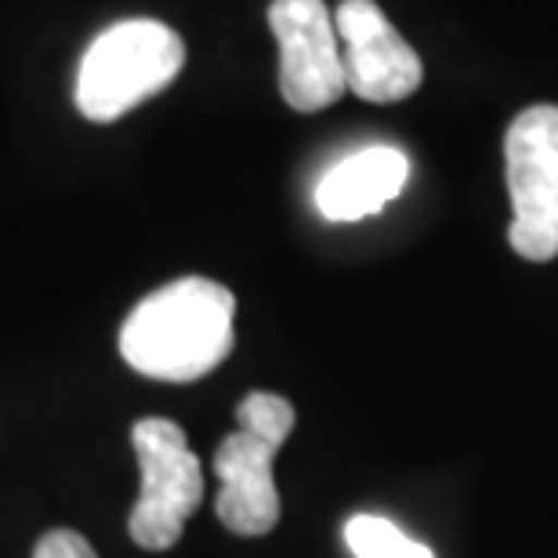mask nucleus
<instances>
[{"mask_svg": "<svg viewBox=\"0 0 558 558\" xmlns=\"http://www.w3.org/2000/svg\"><path fill=\"white\" fill-rule=\"evenodd\" d=\"M131 442L142 472V494L128 519L131 541L142 551H167L204 505V468L189 450L182 424L167 417H142L131 428Z\"/></svg>", "mask_w": 558, "mask_h": 558, "instance_id": "20e7f679", "label": "nucleus"}, {"mask_svg": "<svg viewBox=\"0 0 558 558\" xmlns=\"http://www.w3.org/2000/svg\"><path fill=\"white\" fill-rule=\"evenodd\" d=\"M294 421V407L272 392H251L236 407L240 428L226 435L215 453V472L221 478L215 511L221 526L236 537H265L276 530L279 489L272 468Z\"/></svg>", "mask_w": 558, "mask_h": 558, "instance_id": "7ed1b4c3", "label": "nucleus"}, {"mask_svg": "<svg viewBox=\"0 0 558 558\" xmlns=\"http://www.w3.org/2000/svg\"><path fill=\"white\" fill-rule=\"evenodd\" d=\"M511 251L526 262L558 258V106H530L505 135Z\"/></svg>", "mask_w": 558, "mask_h": 558, "instance_id": "39448f33", "label": "nucleus"}, {"mask_svg": "<svg viewBox=\"0 0 558 558\" xmlns=\"http://www.w3.org/2000/svg\"><path fill=\"white\" fill-rule=\"evenodd\" d=\"M410 160L392 145H366L333 163L316 185V207L327 221H360L377 215L407 189Z\"/></svg>", "mask_w": 558, "mask_h": 558, "instance_id": "6e6552de", "label": "nucleus"}, {"mask_svg": "<svg viewBox=\"0 0 558 558\" xmlns=\"http://www.w3.org/2000/svg\"><path fill=\"white\" fill-rule=\"evenodd\" d=\"M33 558H98L95 548L76 530H51L33 548Z\"/></svg>", "mask_w": 558, "mask_h": 558, "instance_id": "9d476101", "label": "nucleus"}, {"mask_svg": "<svg viewBox=\"0 0 558 558\" xmlns=\"http://www.w3.org/2000/svg\"><path fill=\"white\" fill-rule=\"evenodd\" d=\"M185 44L156 19H128L98 33L76 70V109L95 124H113L182 73Z\"/></svg>", "mask_w": 558, "mask_h": 558, "instance_id": "f03ea898", "label": "nucleus"}, {"mask_svg": "<svg viewBox=\"0 0 558 558\" xmlns=\"http://www.w3.org/2000/svg\"><path fill=\"white\" fill-rule=\"evenodd\" d=\"M269 26L279 44V95L298 113H319L349 92L341 40L323 0H272Z\"/></svg>", "mask_w": 558, "mask_h": 558, "instance_id": "423d86ee", "label": "nucleus"}, {"mask_svg": "<svg viewBox=\"0 0 558 558\" xmlns=\"http://www.w3.org/2000/svg\"><path fill=\"white\" fill-rule=\"evenodd\" d=\"M341 40L344 87L363 102H403L421 87L424 65L417 51L399 37V29L374 0H344L333 15Z\"/></svg>", "mask_w": 558, "mask_h": 558, "instance_id": "0eeeda50", "label": "nucleus"}, {"mask_svg": "<svg viewBox=\"0 0 558 558\" xmlns=\"http://www.w3.org/2000/svg\"><path fill=\"white\" fill-rule=\"evenodd\" d=\"M344 544L355 558H435L424 544L410 541L403 530L377 515H352L344 522Z\"/></svg>", "mask_w": 558, "mask_h": 558, "instance_id": "1a4fd4ad", "label": "nucleus"}, {"mask_svg": "<svg viewBox=\"0 0 558 558\" xmlns=\"http://www.w3.org/2000/svg\"><path fill=\"white\" fill-rule=\"evenodd\" d=\"M236 298L204 276L160 287L131 312L120 330V355L153 381H199L232 352Z\"/></svg>", "mask_w": 558, "mask_h": 558, "instance_id": "f257e3e1", "label": "nucleus"}]
</instances>
